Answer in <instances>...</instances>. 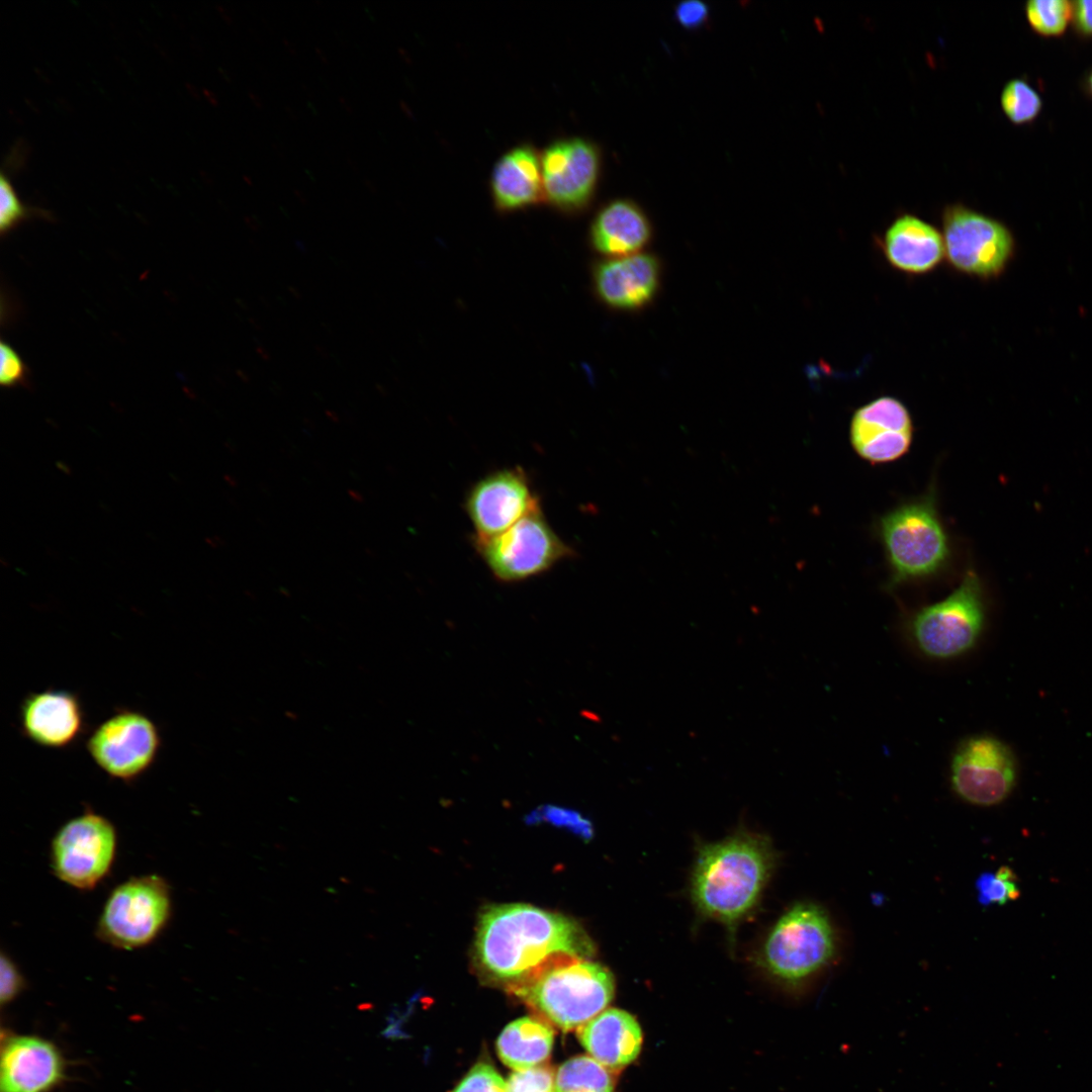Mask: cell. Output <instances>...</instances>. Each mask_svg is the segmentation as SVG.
<instances>
[{
  "instance_id": "20",
  "label": "cell",
  "mask_w": 1092,
  "mask_h": 1092,
  "mask_svg": "<svg viewBox=\"0 0 1092 1092\" xmlns=\"http://www.w3.org/2000/svg\"><path fill=\"white\" fill-rule=\"evenodd\" d=\"M489 189L496 211L510 213L545 202L540 152L524 143L495 162Z\"/></svg>"
},
{
  "instance_id": "34",
  "label": "cell",
  "mask_w": 1092,
  "mask_h": 1092,
  "mask_svg": "<svg viewBox=\"0 0 1092 1092\" xmlns=\"http://www.w3.org/2000/svg\"><path fill=\"white\" fill-rule=\"evenodd\" d=\"M674 15L681 26L688 29H697L707 22L709 8L702 1L687 0L677 4Z\"/></svg>"
},
{
  "instance_id": "36",
  "label": "cell",
  "mask_w": 1092,
  "mask_h": 1092,
  "mask_svg": "<svg viewBox=\"0 0 1092 1092\" xmlns=\"http://www.w3.org/2000/svg\"><path fill=\"white\" fill-rule=\"evenodd\" d=\"M1088 86H1089V89H1090V91L1092 93V73L1090 74V76L1088 78Z\"/></svg>"
},
{
  "instance_id": "2",
  "label": "cell",
  "mask_w": 1092,
  "mask_h": 1092,
  "mask_svg": "<svg viewBox=\"0 0 1092 1092\" xmlns=\"http://www.w3.org/2000/svg\"><path fill=\"white\" fill-rule=\"evenodd\" d=\"M775 864L768 839L738 832L702 846L692 875L698 910L722 922L733 940L739 922L754 908Z\"/></svg>"
},
{
  "instance_id": "24",
  "label": "cell",
  "mask_w": 1092,
  "mask_h": 1092,
  "mask_svg": "<svg viewBox=\"0 0 1092 1092\" xmlns=\"http://www.w3.org/2000/svg\"><path fill=\"white\" fill-rule=\"evenodd\" d=\"M553 1092H614L609 1070L590 1056H578L558 1069Z\"/></svg>"
},
{
  "instance_id": "23",
  "label": "cell",
  "mask_w": 1092,
  "mask_h": 1092,
  "mask_svg": "<svg viewBox=\"0 0 1092 1092\" xmlns=\"http://www.w3.org/2000/svg\"><path fill=\"white\" fill-rule=\"evenodd\" d=\"M553 1029L544 1021L522 1017L505 1027L496 1041L500 1060L514 1070L539 1066L550 1055Z\"/></svg>"
},
{
  "instance_id": "16",
  "label": "cell",
  "mask_w": 1092,
  "mask_h": 1092,
  "mask_svg": "<svg viewBox=\"0 0 1092 1092\" xmlns=\"http://www.w3.org/2000/svg\"><path fill=\"white\" fill-rule=\"evenodd\" d=\"M22 735L50 749L74 744L86 729L79 697L67 690L47 689L26 695L19 707Z\"/></svg>"
},
{
  "instance_id": "6",
  "label": "cell",
  "mask_w": 1092,
  "mask_h": 1092,
  "mask_svg": "<svg viewBox=\"0 0 1092 1092\" xmlns=\"http://www.w3.org/2000/svg\"><path fill=\"white\" fill-rule=\"evenodd\" d=\"M835 934L826 912L813 903H799L770 929L761 949L763 967L779 980L797 985L832 960Z\"/></svg>"
},
{
  "instance_id": "17",
  "label": "cell",
  "mask_w": 1092,
  "mask_h": 1092,
  "mask_svg": "<svg viewBox=\"0 0 1092 1092\" xmlns=\"http://www.w3.org/2000/svg\"><path fill=\"white\" fill-rule=\"evenodd\" d=\"M658 259L648 253L605 258L592 270L593 288L606 306L616 310H638L649 304L660 285Z\"/></svg>"
},
{
  "instance_id": "13",
  "label": "cell",
  "mask_w": 1092,
  "mask_h": 1092,
  "mask_svg": "<svg viewBox=\"0 0 1092 1092\" xmlns=\"http://www.w3.org/2000/svg\"><path fill=\"white\" fill-rule=\"evenodd\" d=\"M545 202L564 214L585 211L599 186L603 156L593 141L560 138L540 152Z\"/></svg>"
},
{
  "instance_id": "9",
  "label": "cell",
  "mask_w": 1092,
  "mask_h": 1092,
  "mask_svg": "<svg viewBox=\"0 0 1092 1092\" xmlns=\"http://www.w3.org/2000/svg\"><path fill=\"white\" fill-rule=\"evenodd\" d=\"M474 544L491 574L502 582L542 574L574 554L549 525L541 508L504 533Z\"/></svg>"
},
{
  "instance_id": "11",
  "label": "cell",
  "mask_w": 1092,
  "mask_h": 1092,
  "mask_svg": "<svg viewBox=\"0 0 1092 1092\" xmlns=\"http://www.w3.org/2000/svg\"><path fill=\"white\" fill-rule=\"evenodd\" d=\"M116 852V831L104 816L91 810L70 819L51 845L56 876L78 890L93 889L109 873Z\"/></svg>"
},
{
  "instance_id": "22",
  "label": "cell",
  "mask_w": 1092,
  "mask_h": 1092,
  "mask_svg": "<svg viewBox=\"0 0 1092 1092\" xmlns=\"http://www.w3.org/2000/svg\"><path fill=\"white\" fill-rule=\"evenodd\" d=\"M585 1051L610 1070L622 1069L640 1053L642 1031L637 1020L628 1012L609 1008L577 1028Z\"/></svg>"
},
{
  "instance_id": "26",
  "label": "cell",
  "mask_w": 1092,
  "mask_h": 1092,
  "mask_svg": "<svg viewBox=\"0 0 1092 1092\" xmlns=\"http://www.w3.org/2000/svg\"><path fill=\"white\" fill-rule=\"evenodd\" d=\"M1025 11L1035 31L1055 35L1063 32L1073 17V4L1067 0H1031L1026 3Z\"/></svg>"
},
{
  "instance_id": "12",
  "label": "cell",
  "mask_w": 1092,
  "mask_h": 1092,
  "mask_svg": "<svg viewBox=\"0 0 1092 1092\" xmlns=\"http://www.w3.org/2000/svg\"><path fill=\"white\" fill-rule=\"evenodd\" d=\"M949 783L963 801L981 807L1003 802L1017 778L1015 756L1001 739L989 734L965 737L949 761Z\"/></svg>"
},
{
  "instance_id": "3",
  "label": "cell",
  "mask_w": 1092,
  "mask_h": 1092,
  "mask_svg": "<svg viewBox=\"0 0 1092 1092\" xmlns=\"http://www.w3.org/2000/svg\"><path fill=\"white\" fill-rule=\"evenodd\" d=\"M512 991L543 1018L564 1031L577 1029L606 1009L614 978L604 966L571 956L557 957Z\"/></svg>"
},
{
  "instance_id": "31",
  "label": "cell",
  "mask_w": 1092,
  "mask_h": 1092,
  "mask_svg": "<svg viewBox=\"0 0 1092 1092\" xmlns=\"http://www.w3.org/2000/svg\"><path fill=\"white\" fill-rule=\"evenodd\" d=\"M555 1076L546 1067L515 1070L507 1081L508 1092H553Z\"/></svg>"
},
{
  "instance_id": "27",
  "label": "cell",
  "mask_w": 1092,
  "mask_h": 1092,
  "mask_svg": "<svg viewBox=\"0 0 1092 1092\" xmlns=\"http://www.w3.org/2000/svg\"><path fill=\"white\" fill-rule=\"evenodd\" d=\"M1041 105L1040 96L1023 80H1011L1003 88L1001 106L1006 116L1014 123H1024L1034 119Z\"/></svg>"
},
{
  "instance_id": "14",
  "label": "cell",
  "mask_w": 1092,
  "mask_h": 1092,
  "mask_svg": "<svg viewBox=\"0 0 1092 1092\" xmlns=\"http://www.w3.org/2000/svg\"><path fill=\"white\" fill-rule=\"evenodd\" d=\"M539 508V498L526 472L518 466L498 469L480 478L464 502L474 529V541L504 533Z\"/></svg>"
},
{
  "instance_id": "29",
  "label": "cell",
  "mask_w": 1092,
  "mask_h": 1092,
  "mask_svg": "<svg viewBox=\"0 0 1092 1092\" xmlns=\"http://www.w3.org/2000/svg\"><path fill=\"white\" fill-rule=\"evenodd\" d=\"M527 824L547 823L579 836L583 840L592 839L594 829L590 821L580 813L553 805H544L526 816Z\"/></svg>"
},
{
  "instance_id": "21",
  "label": "cell",
  "mask_w": 1092,
  "mask_h": 1092,
  "mask_svg": "<svg viewBox=\"0 0 1092 1092\" xmlns=\"http://www.w3.org/2000/svg\"><path fill=\"white\" fill-rule=\"evenodd\" d=\"M651 236L652 228L645 211L627 198L605 203L595 214L588 232L590 247L605 258L640 253Z\"/></svg>"
},
{
  "instance_id": "8",
  "label": "cell",
  "mask_w": 1092,
  "mask_h": 1092,
  "mask_svg": "<svg viewBox=\"0 0 1092 1092\" xmlns=\"http://www.w3.org/2000/svg\"><path fill=\"white\" fill-rule=\"evenodd\" d=\"M941 235L949 267L981 280L999 277L1015 250L1013 236L1007 226L961 203L943 208Z\"/></svg>"
},
{
  "instance_id": "15",
  "label": "cell",
  "mask_w": 1092,
  "mask_h": 1092,
  "mask_svg": "<svg viewBox=\"0 0 1092 1092\" xmlns=\"http://www.w3.org/2000/svg\"><path fill=\"white\" fill-rule=\"evenodd\" d=\"M913 420L907 406L894 396H879L859 406L849 424V441L855 453L873 464L904 456L913 439Z\"/></svg>"
},
{
  "instance_id": "32",
  "label": "cell",
  "mask_w": 1092,
  "mask_h": 1092,
  "mask_svg": "<svg viewBox=\"0 0 1092 1092\" xmlns=\"http://www.w3.org/2000/svg\"><path fill=\"white\" fill-rule=\"evenodd\" d=\"M30 371L20 355L6 341L0 343V384L11 388L29 386Z\"/></svg>"
},
{
  "instance_id": "18",
  "label": "cell",
  "mask_w": 1092,
  "mask_h": 1092,
  "mask_svg": "<svg viewBox=\"0 0 1092 1092\" xmlns=\"http://www.w3.org/2000/svg\"><path fill=\"white\" fill-rule=\"evenodd\" d=\"M64 1076L63 1056L52 1041L29 1034L2 1041L0 1092H50Z\"/></svg>"
},
{
  "instance_id": "30",
  "label": "cell",
  "mask_w": 1092,
  "mask_h": 1092,
  "mask_svg": "<svg viewBox=\"0 0 1092 1092\" xmlns=\"http://www.w3.org/2000/svg\"><path fill=\"white\" fill-rule=\"evenodd\" d=\"M451 1092H508L507 1082L486 1062L475 1064Z\"/></svg>"
},
{
  "instance_id": "7",
  "label": "cell",
  "mask_w": 1092,
  "mask_h": 1092,
  "mask_svg": "<svg viewBox=\"0 0 1092 1092\" xmlns=\"http://www.w3.org/2000/svg\"><path fill=\"white\" fill-rule=\"evenodd\" d=\"M171 911V890L163 878L134 877L116 886L107 897L97 935L120 949L144 947L159 936Z\"/></svg>"
},
{
  "instance_id": "10",
  "label": "cell",
  "mask_w": 1092,
  "mask_h": 1092,
  "mask_svg": "<svg viewBox=\"0 0 1092 1092\" xmlns=\"http://www.w3.org/2000/svg\"><path fill=\"white\" fill-rule=\"evenodd\" d=\"M162 747L156 723L145 713L120 709L92 730L86 749L108 777L131 783L155 763Z\"/></svg>"
},
{
  "instance_id": "19",
  "label": "cell",
  "mask_w": 1092,
  "mask_h": 1092,
  "mask_svg": "<svg viewBox=\"0 0 1092 1092\" xmlns=\"http://www.w3.org/2000/svg\"><path fill=\"white\" fill-rule=\"evenodd\" d=\"M880 246L892 268L911 276L931 273L945 258L941 232L910 213L899 215L891 222Z\"/></svg>"
},
{
  "instance_id": "28",
  "label": "cell",
  "mask_w": 1092,
  "mask_h": 1092,
  "mask_svg": "<svg viewBox=\"0 0 1092 1092\" xmlns=\"http://www.w3.org/2000/svg\"><path fill=\"white\" fill-rule=\"evenodd\" d=\"M978 900L984 906L1004 905L1019 897L1016 877L1008 867H1001L996 873H984L977 882Z\"/></svg>"
},
{
  "instance_id": "4",
  "label": "cell",
  "mask_w": 1092,
  "mask_h": 1092,
  "mask_svg": "<svg viewBox=\"0 0 1092 1092\" xmlns=\"http://www.w3.org/2000/svg\"><path fill=\"white\" fill-rule=\"evenodd\" d=\"M878 534L890 586L930 579L949 565L950 542L932 489L886 513Z\"/></svg>"
},
{
  "instance_id": "25",
  "label": "cell",
  "mask_w": 1092,
  "mask_h": 1092,
  "mask_svg": "<svg viewBox=\"0 0 1092 1092\" xmlns=\"http://www.w3.org/2000/svg\"><path fill=\"white\" fill-rule=\"evenodd\" d=\"M52 218L50 212L26 205L17 195L8 177H0V235L5 237L21 223L33 218Z\"/></svg>"
},
{
  "instance_id": "5",
  "label": "cell",
  "mask_w": 1092,
  "mask_h": 1092,
  "mask_svg": "<svg viewBox=\"0 0 1092 1092\" xmlns=\"http://www.w3.org/2000/svg\"><path fill=\"white\" fill-rule=\"evenodd\" d=\"M986 623V603L979 576L968 570L945 598L915 611L906 631L914 647L933 660H951L972 651Z\"/></svg>"
},
{
  "instance_id": "1",
  "label": "cell",
  "mask_w": 1092,
  "mask_h": 1092,
  "mask_svg": "<svg viewBox=\"0 0 1092 1092\" xmlns=\"http://www.w3.org/2000/svg\"><path fill=\"white\" fill-rule=\"evenodd\" d=\"M592 940L572 919L528 904L487 907L479 916L475 952L491 978L518 984L561 956L587 959Z\"/></svg>"
},
{
  "instance_id": "33",
  "label": "cell",
  "mask_w": 1092,
  "mask_h": 1092,
  "mask_svg": "<svg viewBox=\"0 0 1092 1092\" xmlns=\"http://www.w3.org/2000/svg\"><path fill=\"white\" fill-rule=\"evenodd\" d=\"M0 998L1 1004L11 1002L24 987V980L10 957L2 952L0 963Z\"/></svg>"
},
{
  "instance_id": "35",
  "label": "cell",
  "mask_w": 1092,
  "mask_h": 1092,
  "mask_svg": "<svg viewBox=\"0 0 1092 1092\" xmlns=\"http://www.w3.org/2000/svg\"><path fill=\"white\" fill-rule=\"evenodd\" d=\"M1073 17L1077 28L1092 34V0H1080L1073 3Z\"/></svg>"
}]
</instances>
